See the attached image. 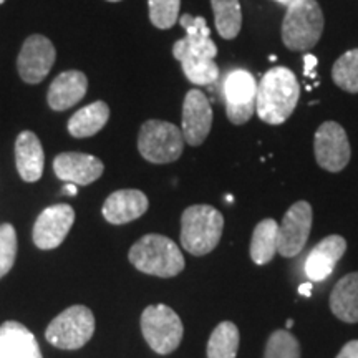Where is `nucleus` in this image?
Here are the masks:
<instances>
[{
    "label": "nucleus",
    "mask_w": 358,
    "mask_h": 358,
    "mask_svg": "<svg viewBox=\"0 0 358 358\" xmlns=\"http://www.w3.org/2000/svg\"><path fill=\"white\" fill-rule=\"evenodd\" d=\"M301 98V85L285 66H274L257 85L256 111L268 124H282L294 113Z\"/></svg>",
    "instance_id": "f257e3e1"
},
{
    "label": "nucleus",
    "mask_w": 358,
    "mask_h": 358,
    "mask_svg": "<svg viewBox=\"0 0 358 358\" xmlns=\"http://www.w3.org/2000/svg\"><path fill=\"white\" fill-rule=\"evenodd\" d=\"M129 262L140 272L156 277H174L185 268V256L166 236H143L128 252Z\"/></svg>",
    "instance_id": "f03ea898"
},
{
    "label": "nucleus",
    "mask_w": 358,
    "mask_h": 358,
    "mask_svg": "<svg viewBox=\"0 0 358 358\" xmlns=\"http://www.w3.org/2000/svg\"><path fill=\"white\" fill-rule=\"evenodd\" d=\"M224 231V217L213 206L196 204L181 216V245L192 256H206L217 248Z\"/></svg>",
    "instance_id": "7ed1b4c3"
},
{
    "label": "nucleus",
    "mask_w": 358,
    "mask_h": 358,
    "mask_svg": "<svg viewBox=\"0 0 358 358\" xmlns=\"http://www.w3.org/2000/svg\"><path fill=\"white\" fill-rule=\"evenodd\" d=\"M324 32V13L315 0H295L282 20V42L292 52H307Z\"/></svg>",
    "instance_id": "20e7f679"
},
{
    "label": "nucleus",
    "mask_w": 358,
    "mask_h": 358,
    "mask_svg": "<svg viewBox=\"0 0 358 358\" xmlns=\"http://www.w3.org/2000/svg\"><path fill=\"white\" fill-rule=\"evenodd\" d=\"M95 332V317L85 306H71L57 315L45 330V338L53 347L77 350L90 342Z\"/></svg>",
    "instance_id": "39448f33"
},
{
    "label": "nucleus",
    "mask_w": 358,
    "mask_h": 358,
    "mask_svg": "<svg viewBox=\"0 0 358 358\" xmlns=\"http://www.w3.org/2000/svg\"><path fill=\"white\" fill-rule=\"evenodd\" d=\"M138 150L150 163H173L185 150V136L176 124L161 120H150L140 129Z\"/></svg>",
    "instance_id": "423d86ee"
},
{
    "label": "nucleus",
    "mask_w": 358,
    "mask_h": 358,
    "mask_svg": "<svg viewBox=\"0 0 358 358\" xmlns=\"http://www.w3.org/2000/svg\"><path fill=\"white\" fill-rule=\"evenodd\" d=\"M141 332L148 345L159 355L173 353L182 340V322L171 307L158 303L145 308L141 315Z\"/></svg>",
    "instance_id": "0eeeda50"
},
{
    "label": "nucleus",
    "mask_w": 358,
    "mask_h": 358,
    "mask_svg": "<svg viewBox=\"0 0 358 358\" xmlns=\"http://www.w3.org/2000/svg\"><path fill=\"white\" fill-rule=\"evenodd\" d=\"M226 113L231 123L244 124L256 111L257 83L252 73L243 69H234L226 75L222 83Z\"/></svg>",
    "instance_id": "6e6552de"
},
{
    "label": "nucleus",
    "mask_w": 358,
    "mask_h": 358,
    "mask_svg": "<svg viewBox=\"0 0 358 358\" xmlns=\"http://www.w3.org/2000/svg\"><path fill=\"white\" fill-rule=\"evenodd\" d=\"M312 229V206L307 201H299L285 213L279 226L277 252L282 257H295L306 248Z\"/></svg>",
    "instance_id": "1a4fd4ad"
},
{
    "label": "nucleus",
    "mask_w": 358,
    "mask_h": 358,
    "mask_svg": "<svg viewBox=\"0 0 358 358\" xmlns=\"http://www.w3.org/2000/svg\"><path fill=\"white\" fill-rule=\"evenodd\" d=\"M313 151L320 168L330 173L342 171L350 161V145L345 129L335 122H325L317 129Z\"/></svg>",
    "instance_id": "9d476101"
},
{
    "label": "nucleus",
    "mask_w": 358,
    "mask_h": 358,
    "mask_svg": "<svg viewBox=\"0 0 358 358\" xmlns=\"http://www.w3.org/2000/svg\"><path fill=\"white\" fill-rule=\"evenodd\" d=\"M55 47L43 35H30L22 45L17 58V69L25 83L35 85L43 82L55 64Z\"/></svg>",
    "instance_id": "9b49d317"
},
{
    "label": "nucleus",
    "mask_w": 358,
    "mask_h": 358,
    "mask_svg": "<svg viewBox=\"0 0 358 358\" xmlns=\"http://www.w3.org/2000/svg\"><path fill=\"white\" fill-rule=\"evenodd\" d=\"M75 222V211L69 204H55L40 214L34 226V243L38 249L52 250L65 241Z\"/></svg>",
    "instance_id": "f8f14e48"
},
{
    "label": "nucleus",
    "mask_w": 358,
    "mask_h": 358,
    "mask_svg": "<svg viewBox=\"0 0 358 358\" xmlns=\"http://www.w3.org/2000/svg\"><path fill=\"white\" fill-rule=\"evenodd\" d=\"M213 127V108L199 90H189L182 103V136L189 146L203 145Z\"/></svg>",
    "instance_id": "ddd939ff"
},
{
    "label": "nucleus",
    "mask_w": 358,
    "mask_h": 358,
    "mask_svg": "<svg viewBox=\"0 0 358 358\" xmlns=\"http://www.w3.org/2000/svg\"><path fill=\"white\" fill-rule=\"evenodd\" d=\"M57 178L77 186H88L95 182L105 171V166L96 156L85 153H62L53 161Z\"/></svg>",
    "instance_id": "4468645a"
},
{
    "label": "nucleus",
    "mask_w": 358,
    "mask_h": 358,
    "mask_svg": "<svg viewBox=\"0 0 358 358\" xmlns=\"http://www.w3.org/2000/svg\"><path fill=\"white\" fill-rule=\"evenodd\" d=\"M347 243L342 236H329L322 239L306 259V274L312 282H322L334 272L335 264L343 257Z\"/></svg>",
    "instance_id": "2eb2a0df"
},
{
    "label": "nucleus",
    "mask_w": 358,
    "mask_h": 358,
    "mask_svg": "<svg viewBox=\"0 0 358 358\" xmlns=\"http://www.w3.org/2000/svg\"><path fill=\"white\" fill-rule=\"evenodd\" d=\"M148 198L138 189H120L106 198L103 204V216L110 224H127L141 217L148 211Z\"/></svg>",
    "instance_id": "dca6fc26"
},
{
    "label": "nucleus",
    "mask_w": 358,
    "mask_h": 358,
    "mask_svg": "<svg viewBox=\"0 0 358 358\" xmlns=\"http://www.w3.org/2000/svg\"><path fill=\"white\" fill-rule=\"evenodd\" d=\"M88 78L78 70H69L60 73L48 88V105L55 111H65L77 105L87 95Z\"/></svg>",
    "instance_id": "f3484780"
},
{
    "label": "nucleus",
    "mask_w": 358,
    "mask_h": 358,
    "mask_svg": "<svg viewBox=\"0 0 358 358\" xmlns=\"http://www.w3.org/2000/svg\"><path fill=\"white\" fill-rule=\"evenodd\" d=\"M0 358H42L35 335L19 322L0 327Z\"/></svg>",
    "instance_id": "a211bd4d"
},
{
    "label": "nucleus",
    "mask_w": 358,
    "mask_h": 358,
    "mask_svg": "<svg viewBox=\"0 0 358 358\" xmlns=\"http://www.w3.org/2000/svg\"><path fill=\"white\" fill-rule=\"evenodd\" d=\"M15 164L20 178L35 182L42 178L45 155L42 143L32 131H22L15 141Z\"/></svg>",
    "instance_id": "6ab92c4d"
},
{
    "label": "nucleus",
    "mask_w": 358,
    "mask_h": 358,
    "mask_svg": "<svg viewBox=\"0 0 358 358\" xmlns=\"http://www.w3.org/2000/svg\"><path fill=\"white\" fill-rule=\"evenodd\" d=\"M330 308L337 319L347 324L358 322V272L342 277L330 295Z\"/></svg>",
    "instance_id": "aec40b11"
},
{
    "label": "nucleus",
    "mask_w": 358,
    "mask_h": 358,
    "mask_svg": "<svg viewBox=\"0 0 358 358\" xmlns=\"http://www.w3.org/2000/svg\"><path fill=\"white\" fill-rule=\"evenodd\" d=\"M110 108L105 101H95L83 106L70 118L69 133L75 138H90L108 123Z\"/></svg>",
    "instance_id": "412c9836"
},
{
    "label": "nucleus",
    "mask_w": 358,
    "mask_h": 358,
    "mask_svg": "<svg viewBox=\"0 0 358 358\" xmlns=\"http://www.w3.org/2000/svg\"><path fill=\"white\" fill-rule=\"evenodd\" d=\"M279 224L274 219H264L256 226L250 239V259L257 266L271 262L277 254Z\"/></svg>",
    "instance_id": "4be33fe9"
},
{
    "label": "nucleus",
    "mask_w": 358,
    "mask_h": 358,
    "mask_svg": "<svg viewBox=\"0 0 358 358\" xmlns=\"http://www.w3.org/2000/svg\"><path fill=\"white\" fill-rule=\"evenodd\" d=\"M217 34L222 38L232 40L241 32L243 12L239 0H211Z\"/></svg>",
    "instance_id": "5701e85b"
},
{
    "label": "nucleus",
    "mask_w": 358,
    "mask_h": 358,
    "mask_svg": "<svg viewBox=\"0 0 358 358\" xmlns=\"http://www.w3.org/2000/svg\"><path fill=\"white\" fill-rule=\"evenodd\" d=\"M174 58L181 62L182 71L191 83L204 87V85H211L219 78V66L213 58L191 55V53H176Z\"/></svg>",
    "instance_id": "b1692460"
},
{
    "label": "nucleus",
    "mask_w": 358,
    "mask_h": 358,
    "mask_svg": "<svg viewBox=\"0 0 358 358\" xmlns=\"http://www.w3.org/2000/svg\"><path fill=\"white\" fill-rule=\"evenodd\" d=\"M239 329L232 322H221L208 342V358H236L239 350Z\"/></svg>",
    "instance_id": "393cba45"
},
{
    "label": "nucleus",
    "mask_w": 358,
    "mask_h": 358,
    "mask_svg": "<svg viewBox=\"0 0 358 358\" xmlns=\"http://www.w3.org/2000/svg\"><path fill=\"white\" fill-rule=\"evenodd\" d=\"M332 78L337 87L348 93H358V48L348 50L335 62Z\"/></svg>",
    "instance_id": "a878e982"
},
{
    "label": "nucleus",
    "mask_w": 358,
    "mask_h": 358,
    "mask_svg": "<svg viewBox=\"0 0 358 358\" xmlns=\"http://www.w3.org/2000/svg\"><path fill=\"white\" fill-rule=\"evenodd\" d=\"M264 358H301L299 340L287 330H275L267 340Z\"/></svg>",
    "instance_id": "bb28decb"
},
{
    "label": "nucleus",
    "mask_w": 358,
    "mask_h": 358,
    "mask_svg": "<svg viewBox=\"0 0 358 358\" xmlns=\"http://www.w3.org/2000/svg\"><path fill=\"white\" fill-rule=\"evenodd\" d=\"M150 7V20L156 29L168 30L179 19L181 0H148Z\"/></svg>",
    "instance_id": "cd10ccee"
},
{
    "label": "nucleus",
    "mask_w": 358,
    "mask_h": 358,
    "mask_svg": "<svg viewBox=\"0 0 358 358\" xmlns=\"http://www.w3.org/2000/svg\"><path fill=\"white\" fill-rule=\"evenodd\" d=\"M17 257V232L12 224H0V279L8 274Z\"/></svg>",
    "instance_id": "c85d7f7f"
},
{
    "label": "nucleus",
    "mask_w": 358,
    "mask_h": 358,
    "mask_svg": "<svg viewBox=\"0 0 358 358\" xmlns=\"http://www.w3.org/2000/svg\"><path fill=\"white\" fill-rule=\"evenodd\" d=\"M337 358H358V340H352L343 345Z\"/></svg>",
    "instance_id": "c756f323"
},
{
    "label": "nucleus",
    "mask_w": 358,
    "mask_h": 358,
    "mask_svg": "<svg viewBox=\"0 0 358 358\" xmlns=\"http://www.w3.org/2000/svg\"><path fill=\"white\" fill-rule=\"evenodd\" d=\"M303 64H306V73L310 75L313 66L317 65V58L313 55H306V58H303Z\"/></svg>",
    "instance_id": "7c9ffc66"
},
{
    "label": "nucleus",
    "mask_w": 358,
    "mask_h": 358,
    "mask_svg": "<svg viewBox=\"0 0 358 358\" xmlns=\"http://www.w3.org/2000/svg\"><path fill=\"white\" fill-rule=\"evenodd\" d=\"M310 290H312V282H307V284H302L301 287H299V292L302 295H306V297H310Z\"/></svg>",
    "instance_id": "2f4dec72"
},
{
    "label": "nucleus",
    "mask_w": 358,
    "mask_h": 358,
    "mask_svg": "<svg viewBox=\"0 0 358 358\" xmlns=\"http://www.w3.org/2000/svg\"><path fill=\"white\" fill-rule=\"evenodd\" d=\"M65 192H69L70 196H75L78 192V187L77 185H73V182H69V185H65Z\"/></svg>",
    "instance_id": "473e14b6"
},
{
    "label": "nucleus",
    "mask_w": 358,
    "mask_h": 358,
    "mask_svg": "<svg viewBox=\"0 0 358 358\" xmlns=\"http://www.w3.org/2000/svg\"><path fill=\"white\" fill-rule=\"evenodd\" d=\"M274 2H279V3H282V6L289 7V6H290V3H292V2H295V0H274Z\"/></svg>",
    "instance_id": "72a5a7b5"
},
{
    "label": "nucleus",
    "mask_w": 358,
    "mask_h": 358,
    "mask_svg": "<svg viewBox=\"0 0 358 358\" xmlns=\"http://www.w3.org/2000/svg\"><path fill=\"white\" fill-rule=\"evenodd\" d=\"M294 325V320H289L287 322V329H290V327H292Z\"/></svg>",
    "instance_id": "f704fd0d"
},
{
    "label": "nucleus",
    "mask_w": 358,
    "mask_h": 358,
    "mask_svg": "<svg viewBox=\"0 0 358 358\" xmlns=\"http://www.w3.org/2000/svg\"><path fill=\"white\" fill-rule=\"evenodd\" d=\"M108 2H122V0H108Z\"/></svg>",
    "instance_id": "c9c22d12"
},
{
    "label": "nucleus",
    "mask_w": 358,
    "mask_h": 358,
    "mask_svg": "<svg viewBox=\"0 0 358 358\" xmlns=\"http://www.w3.org/2000/svg\"><path fill=\"white\" fill-rule=\"evenodd\" d=\"M3 2H6V0H0V6H2V3H3Z\"/></svg>",
    "instance_id": "e433bc0d"
}]
</instances>
